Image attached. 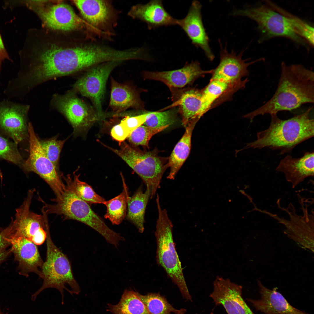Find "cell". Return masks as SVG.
Instances as JSON below:
<instances>
[{"label": "cell", "instance_id": "cell-14", "mask_svg": "<svg viewBox=\"0 0 314 314\" xmlns=\"http://www.w3.org/2000/svg\"><path fill=\"white\" fill-rule=\"evenodd\" d=\"M29 153L28 158L21 165L26 172H33L42 178L50 186L56 196L60 195L65 186L60 178V175L53 164L47 158L41 147L40 140L29 122Z\"/></svg>", "mask_w": 314, "mask_h": 314}, {"label": "cell", "instance_id": "cell-23", "mask_svg": "<svg viewBox=\"0 0 314 314\" xmlns=\"http://www.w3.org/2000/svg\"><path fill=\"white\" fill-rule=\"evenodd\" d=\"M314 153L306 152L299 158L288 155L280 162L275 170L283 173L286 179L294 188L306 178L313 177Z\"/></svg>", "mask_w": 314, "mask_h": 314}, {"label": "cell", "instance_id": "cell-22", "mask_svg": "<svg viewBox=\"0 0 314 314\" xmlns=\"http://www.w3.org/2000/svg\"><path fill=\"white\" fill-rule=\"evenodd\" d=\"M161 0H152L145 4L133 6L128 15L132 19L145 23L149 30L162 26L178 25L179 19L173 17L165 9Z\"/></svg>", "mask_w": 314, "mask_h": 314}, {"label": "cell", "instance_id": "cell-36", "mask_svg": "<svg viewBox=\"0 0 314 314\" xmlns=\"http://www.w3.org/2000/svg\"><path fill=\"white\" fill-rule=\"evenodd\" d=\"M178 113V108L165 111H154L143 125L155 128L170 126L176 121Z\"/></svg>", "mask_w": 314, "mask_h": 314}, {"label": "cell", "instance_id": "cell-32", "mask_svg": "<svg viewBox=\"0 0 314 314\" xmlns=\"http://www.w3.org/2000/svg\"><path fill=\"white\" fill-rule=\"evenodd\" d=\"M269 5L287 19L294 32L310 45H314V28L302 19L290 14L272 2Z\"/></svg>", "mask_w": 314, "mask_h": 314}, {"label": "cell", "instance_id": "cell-7", "mask_svg": "<svg viewBox=\"0 0 314 314\" xmlns=\"http://www.w3.org/2000/svg\"><path fill=\"white\" fill-rule=\"evenodd\" d=\"M100 142L121 158L139 176L151 192V199L153 198L168 167V157L159 156L156 148L151 151H142L124 141L119 144L118 149Z\"/></svg>", "mask_w": 314, "mask_h": 314}, {"label": "cell", "instance_id": "cell-16", "mask_svg": "<svg viewBox=\"0 0 314 314\" xmlns=\"http://www.w3.org/2000/svg\"><path fill=\"white\" fill-rule=\"evenodd\" d=\"M30 106L4 100L0 102V131L18 144L29 138Z\"/></svg>", "mask_w": 314, "mask_h": 314}, {"label": "cell", "instance_id": "cell-40", "mask_svg": "<svg viewBox=\"0 0 314 314\" xmlns=\"http://www.w3.org/2000/svg\"><path fill=\"white\" fill-rule=\"evenodd\" d=\"M9 230L7 227L0 233V264L7 258L12 252L9 242L7 240L9 236Z\"/></svg>", "mask_w": 314, "mask_h": 314}, {"label": "cell", "instance_id": "cell-10", "mask_svg": "<svg viewBox=\"0 0 314 314\" xmlns=\"http://www.w3.org/2000/svg\"><path fill=\"white\" fill-rule=\"evenodd\" d=\"M96 40L112 41L115 35L120 11L109 0H73Z\"/></svg>", "mask_w": 314, "mask_h": 314}, {"label": "cell", "instance_id": "cell-19", "mask_svg": "<svg viewBox=\"0 0 314 314\" xmlns=\"http://www.w3.org/2000/svg\"><path fill=\"white\" fill-rule=\"evenodd\" d=\"M213 71V70H202L199 63L195 61L186 63L183 67L177 69L163 72L145 71L144 77V79L162 82L172 91L180 90L192 83L198 78Z\"/></svg>", "mask_w": 314, "mask_h": 314}, {"label": "cell", "instance_id": "cell-4", "mask_svg": "<svg viewBox=\"0 0 314 314\" xmlns=\"http://www.w3.org/2000/svg\"><path fill=\"white\" fill-rule=\"evenodd\" d=\"M62 177L66 182L65 188L60 195L51 199L54 202L53 204L46 203L39 197L43 205L42 211L47 215L54 214L61 215L65 220L72 219L80 222L93 229L104 238L109 237L112 230L92 210L88 204L76 194L69 175L66 176L62 175Z\"/></svg>", "mask_w": 314, "mask_h": 314}, {"label": "cell", "instance_id": "cell-41", "mask_svg": "<svg viewBox=\"0 0 314 314\" xmlns=\"http://www.w3.org/2000/svg\"><path fill=\"white\" fill-rule=\"evenodd\" d=\"M110 134L112 138L118 142L119 144L127 138L129 133L119 123L113 127Z\"/></svg>", "mask_w": 314, "mask_h": 314}, {"label": "cell", "instance_id": "cell-39", "mask_svg": "<svg viewBox=\"0 0 314 314\" xmlns=\"http://www.w3.org/2000/svg\"><path fill=\"white\" fill-rule=\"evenodd\" d=\"M153 112H144L135 116H125L120 123L130 134L135 129L143 125Z\"/></svg>", "mask_w": 314, "mask_h": 314}, {"label": "cell", "instance_id": "cell-31", "mask_svg": "<svg viewBox=\"0 0 314 314\" xmlns=\"http://www.w3.org/2000/svg\"><path fill=\"white\" fill-rule=\"evenodd\" d=\"M138 295L150 314H185L186 312L184 308H175L159 293H150L143 295L138 292Z\"/></svg>", "mask_w": 314, "mask_h": 314}, {"label": "cell", "instance_id": "cell-34", "mask_svg": "<svg viewBox=\"0 0 314 314\" xmlns=\"http://www.w3.org/2000/svg\"><path fill=\"white\" fill-rule=\"evenodd\" d=\"M80 175H76L75 172L72 177L69 175L70 179L76 194L81 199L88 204H104L106 200L97 194L91 186L87 183L81 181Z\"/></svg>", "mask_w": 314, "mask_h": 314}, {"label": "cell", "instance_id": "cell-43", "mask_svg": "<svg viewBox=\"0 0 314 314\" xmlns=\"http://www.w3.org/2000/svg\"><path fill=\"white\" fill-rule=\"evenodd\" d=\"M2 231V230H1V229H0V232H1V231Z\"/></svg>", "mask_w": 314, "mask_h": 314}, {"label": "cell", "instance_id": "cell-6", "mask_svg": "<svg viewBox=\"0 0 314 314\" xmlns=\"http://www.w3.org/2000/svg\"><path fill=\"white\" fill-rule=\"evenodd\" d=\"M46 240V257L41 268L40 277L43 279V282L41 287L32 295V299L35 300L40 293L45 289L53 288L60 292L63 304L64 290L70 293L67 285L70 287L72 295L78 294L80 288L74 276L69 260L54 244L49 231L47 233Z\"/></svg>", "mask_w": 314, "mask_h": 314}, {"label": "cell", "instance_id": "cell-2", "mask_svg": "<svg viewBox=\"0 0 314 314\" xmlns=\"http://www.w3.org/2000/svg\"><path fill=\"white\" fill-rule=\"evenodd\" d=\"M314 102V72L300 64L287 65L283 62L277 89L267 102L244 117L251 121L256 116L290 111Z\"/></svg>", "mask_w": 314, "mask_h": 314}, {"label": "cell", "instance_id": "cell-35", "mask_svg": "<svg viewBox=\"0 0 314 314\" xmlns=\"http://www.w3.org/2000/svg\"><path fill=\"white\" fill-rule=\"evenodd\" d=\"M170 126L159 127H152L144 125L138 127L128 135L127 139L131 145L136 147L139 145L149 149V143L154 135L167 129Z\"/></svg>", "mask_w": 314, "mask_h": 314}, {"label": "cell", "instance_id": "cell-26", "mask_svg": "<svg viewBox=\"0 0 314 314\" xmlns=\"http://www.w3.org/2000/svg\"><path fill=\"white\" fill-rule=\"evenodd\" d=\"M109 106L112 112L118 115L129 108L142 110L144 107L135 88L129 84L118 83L112 77Z\"/></svg>", "mask_w": 314, "mask_h": 314}, {"label": "cell", "instance_id": "cell-30", "mask_svg": "<svg viewBox=\"0 0 314 314\" xmlns=\"http://www.w3.org/2000/svg\"><path fill=\"white\" fill-rule=\"evenodd\" d=\"M121 175L123 184V191L118 196L108 201H106L104 204L107 208L104 217L108 219L114 225L120 224L126 215L127 197L128 193L124 178L122 174Z\"/></svg>", "mask_w": 314, "mask_h": 314}, {"label": "cell", "instance_id": "cell-42", "mask_svg": "<svg viewBox=\"0 0 314 314\" xmlns=\"http://www.w3.org/2000/svg\"><path fill=\"white\" fill-rule=\"evenodd\" d=\"M5 59L10 60L7 52L3 44L0 34V68L2 62Z\"/></svg>", "mask_w": 314, "mask_h": 314}, {"label": "cell", "instance_id": "cell-3", "mask_svg": "<svg viewBox=\"0 0 314 314\" xmlns=\"http://www.w3.org/2000/svg\"><path fill=\"white\" fill-rule=\"evenodd\" d=\"M313 106L304 112L282 120L277 114L270 115L268 128L257 134L255 141L247 143L243 149L268 148L279 150L281 154L290 152L296 146L314 135V119L310 116Z\"/></svg>", "mask_w": 314, "mask_h": 314}, {"label": "cell", "instance_id": "cell-17", "mask_svg": "<svg viewBox=\"0 0 314 314\" xmlns=\"http://www.w3.org/2000/svg\"><path fill=\"white\" fill-rule=\"evenodd\" d=\"M213 284L210 296L216 305H222L228 314H254L243 299L241 286L220 276Z\"/></svg>", "mask_w": 314, "mask_h": 314}, {"label": "cell", "instance_id": "cell-29", "mask_svg": "<svg viewBox=\"0 0 314 314\" xmlns=\"http://www.w3.org/2000/svg\"><path fill=\"white\" fill-rule=\"evenodd\" d=\"M108 305L107 310L113 314H150L138 292L132 290L125 289L117 304Z\"/></svg>", "mask_w": 314, "mask_h": 314}, {"label": "cell", "instance_id": "cell-12", "mask_svg": "<svg viewBox=\"0 0 314 314\" xmlns=\"http://www.w3.org/2000/svg\"><path fill=\"white\" fill-rule=\"evenodd\" d=\"M123 62L111 61L92 67L75 82L72 88L83 97L89 99L94 110L99 114L111 116V113H106L102 109V101L106 83L110 73L116 67Z\"/></svg>", "mask_w": 314, "mask_h": 314}, {"label": "cell", "instance_id": "cell-38", "mask_svg": "<svg viewBox=\"0 0 314 314\" xmlns=\"http://www.w3.org/2000/svg\"><path fill=\"white\" fill-rule=\"evenodd\" d=\"M17 144L0 134V158L17 165L22 163V158L19 151Z\"/></svg>", "mask_w": 314, "mask_h": 314}, {"label": "cell", "instance_id": "cell-37", "mask_svg": "<svg viewBox=\"0 0 314 314\" xmlns=\"http://www.w3.org/2000/svg\"><path fill=\"white\" fill-rule=\"evenodd\" d=\"M66 140H58L56 137L46 140H40L45 154L58 171L60 154Z\"/></svg>", "mask_w": 314, "mask_h": 314}, {"label": "cell", "instance_id": "cell-25", "mask_svg": "<svg viewBox=\"0 0 314 314\" xmlns=\"http://www.w3.org/2000/svg\"><path fill=\"white\" fill-rule=\"evenodd\" d=\"M175 102L172 107H178L182 124L186 127L192 120L202 116V90L190 88L175 90L172 92Z\"/></svg>", "mask_w": 314, "mask_h": 314}, {"label": "cell", "instance_id": "cell-18", "mask_svg": "<svg viewBox=\"0 0 314 314\" xmlns=\"http://www.w3.org/2000/svg\"><path fill=\"white\" fill-rule=\"evenodd\" d=\"M15 260L18 263L19 274L28 277L34 273L40 277L44 261L37 245L31 241L21 236L9 233L7 238Z\"/></svg>", "mask_w": 314, "mask_h": 314}, {"label": "cell", "instance_id": "cell-27", "mask_svg": "<svg viewBox=\"0 0 314 314\" xmlns=\"http://www.w3.org/2000/svg\"><path fill=\"white\" fill-rule=\"evenodd\" d=\"M199 119L195 118L189 123L185 127L184 134L175 145L168 157V165L170 171L167 176L168 179H174L177 173L189 156L191 148L192 132Z\"/></svg>", "mask_w": 314, "mask_h": 314}, {"label": "cell", "instance_id": "cell-44", "mask_svg": "<svg viewBox=\"0 0 314 314\" xmlns=\"http://www.w3.org/2000/svg\"></svg>", "mask_w": 314, "mask_h": 314}, {"label": "cell", "instance_id": "cell-28", "mask_svg": "<svg viewBox=\"0 0 314 314\" xmlns=\"http://www.w3.org/2000/svg\"><path fill=\"white\" fill-rule=\"evenodd\" d=\"M128 219L133 224L139 232L144 230V215L147 206L151 198L150 190L146 188L144 192L142 185L140 186L134 195L129 197L127 195Z\"/></svg>", "mask_w": 314, "mask_h": 314}, {"label": "cell", "instance_id": "cell-8", "mask_svg": "<svg viewBox=\"0 0 314 314\" xmlns=\"http://www.w3.org/2000/svg\"><path fill=\"white\" fill-rule=\"evenodd\" d=\"M77 94L73 88L63 94L55 93L50 102L51 107L62 114L71 124L74 136L86 132L95 123L110 117L99 114Z\"/></svg>", "mask_w": 314, "mask_h": 314}, {"label": "cell", "instance_id": "cell-13", "mask_svg": "<svg viewBox=\"0 0 314 314\" xmlns=\"http://www.w3.org/2000/svg\"><path fill=\"white\" fill-rule=\"evenodd\" d=\"M35 190L28 191L23 204L16 210L15 218L9 226L11 233L23 236L35 245H40L46 240L49 231L47 215L39 214L30 209Z\"/></svg>", "mask_w": 314, "mask_h": 314}, {"label": "cell", "instance_id": "cell-1", "mask_svg": "<svg viewBox=\"0 0 314 314\" xmlns=\"http://www.w3.org/2000/svg\"><path fill=\"white\" fill-rule=\"evenodd\" d=\"M75 32L32 30L29 52L11 81L15 91L24 96L48 81L90 68L95 56L93 45L84 37H76Z\"/></svg>", "mask_w": 314, "mask_h": 314}, {"label": "cell", "instance_id": "cell-5", "mask_svg": "<svg viewBox=\"0 0 314 314\" xmlns=\"http://www.w3.org/2000/svg\"><path fill=\"white\" fill-rule=\"evenodd\" d=\"M156 202L158 212L155 233L157 262L177 286L183 298L192 301L173 241L172 224L166 210L161 208L158 197L156 198Z\"/></svg>", "mask_w": 314, "mask_h": 314}, {"label": "cell", "instance_id": "cell-21", "mask_svg": "<svg viewBox=\"0 0 314 314\" xmlns=\"http://www.w3.org/2000/svg\"><path fill=\"white\" fill-rule=\"evenodd\" d=\"M220 45V61L217 67L212 72L211 79L223 80L233 84L249 74L248 67L254 63L261 60V58L247 62L242 58V52L237 54L233 50L228 52L226 46Z\"/></svg>", "mask_w": 314, "mask_h": 314}, {"label": "cell", "instance_id": "cell-33", "mask_svg": "<svg viewBox=\"0 0 314 314\" xmlns=\"http://www.w3.org/2000/svg\"><path fill=\"white\" fill-rule=\"evenodd\" d=\"M231 85L223 80L211 79L207 86L202 90V115L208 110L214 102L228 90Z\"/></svg>", "mask_w": 314, "mask_h": 314}, {"label": "cell", "instance_id": "cell-20", "mask_svg": "<svg viewBox=\"0 0 314 314\" xmlns=\"http://www.w3.org/2000/svg\"><path fill=\"white\" fill-rule=\"evenodd\" d=\"M202 5L197 0L193 1L186 16L179 19L178 25L185 33L192 43L199 47L207 57L213 60L214 56L209 44V38L204 27L201 14Z\"/></svg>", "mask_w": 314, "mask_h": 314}, {"label": "cell", "instance_id": "cell-9", "mask_svg": "<svg viewBox=\"0 0 314 314\" xmlns=\"http://www.w3.org/2000/svg\"><path fill=\"white\" fill-rule=\"evenodd\" d=\"M27 4L41 19L46 29L62 32L78 31L89 35L88 25L69 5L60 1H32Z\"/></svg>", "mask_w": 314, "mask_h": 314}, {"label": "cell", "instance_id": "cell-15", "mask_svg": "<svg viewBox=\"0 0 314 314\" xmlns=\"http://www.w3.org/2000/svg\"><path fill=\"white\" fill-rule=\"evenodd\" d=\"M303 199L299 200L302 215L296 213L293 205L290 203L286 208L281 207L286 212L289 219L280 217L276 215L267 211L265 214H267L276 220L278 223L284 225L286 228L285 233L291 239L303 247L314 251V212L311 210L308 211L307 204Z\"/></svg>", "mask_w": 314, "mask_h": 314}, {"label": "cell", "instance_id": "cell-11", "mask_svg": "<svg viewBox=\"0 0 314 314\" xmlns=\"http://www.w3.org/2000/svg\"><path fill=\"white\" fill-rule=\"evenodd\" d=\"M232 14L235 16L246 17L255 21L264 38L284 37L297 43L306 45V41L294 32L287 18L270 6L262 4L256 7L236 10Z\"/></svg>", "mask_w": 314, "mask_h": 314}, {"label": "cell", "instance_id": "cell-24", "mask_svg": "<svg viewBox=\"0 0 314 314\" xmlns=\"http://www.w3.org/2000/svg\"><path fill=\"white\" fill-rule=\"evenodd\" d=\"M261 298L258 300L247 299L255 309L265 314H309L291 306L283 295L277 291L265 287L257 281Z\"/></svg>", "mask_w": 314, "mask_h": 314}]
</instances>
